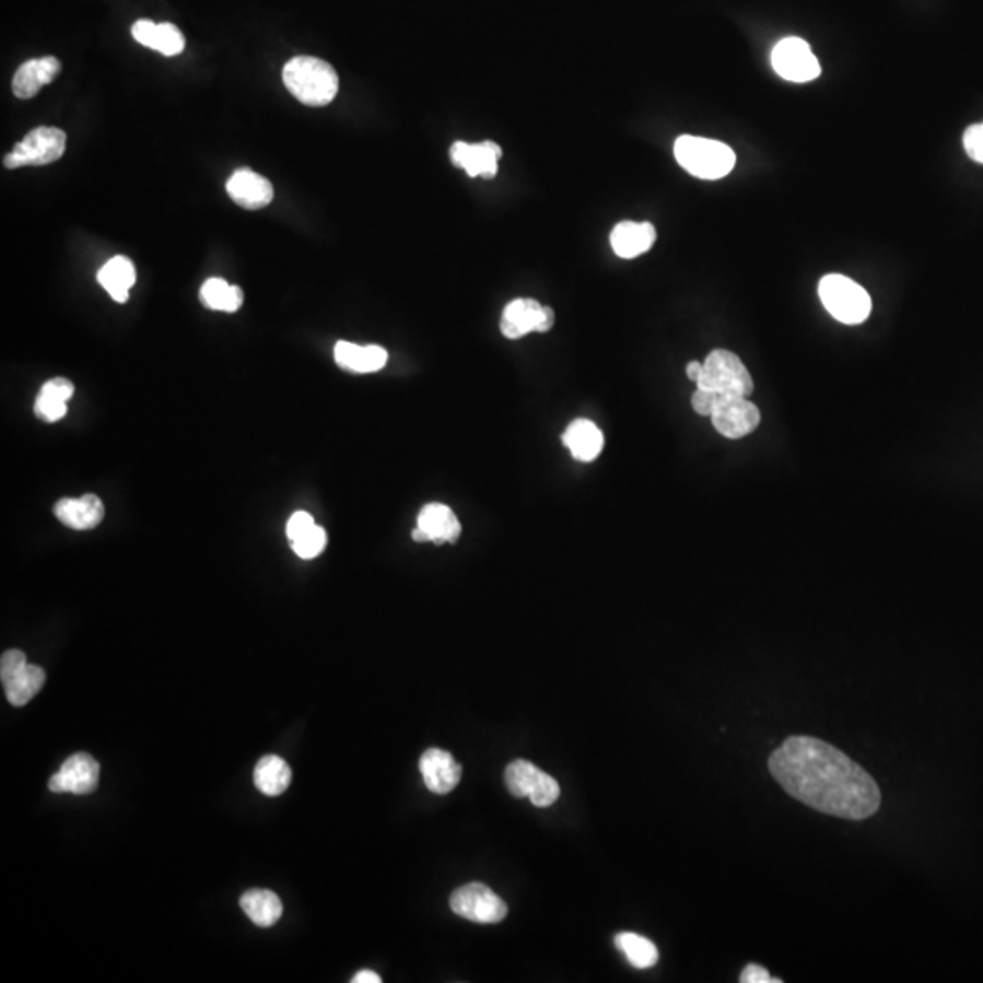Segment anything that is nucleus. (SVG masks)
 Here are the masks:
<instances>
[{"mask_svg": "<svg viewBox=\"0 0 983 983\" xmlns=\"http://www.w3.org/2000/svg\"><path fill=\"white\" fill-rule=\"evenodd\" d=\"M769 771L788 796L823 815L858 821L880 809V787L869 772L821 739H785L769 758Z\"/></svg>", "mask_w": 983, "mask_h": 983, "instance_id": "1", "label": "nucleus"}, {"mask_svg": "<svg viewBox=\"0 0 983 983\" xmlns=\"http://www.w3.org/2000/svg\"><path fill=\"white\" fill-rule=\"evenodd\" d=\"M284 86L300 103L314 108L327 106L336 98L339 77L333 66L317 57H294L283 68Z\"/></svg>", "mask_w": 983, "mask_h": 983, "instance_id": "2", "label": "nucleus"}, {"mask_svg": "<svg viewBox=\"0 0 983 983\" xmlns=\"http://www.w3.org/2000/svg\"><path fill=\"white\" fill-rule=\"evenodd\" d=\"M674 155L681 168L705 180L722 179L733 172L736 164L733 148L705 137H679L674 144Z\"/></svg>", "mask_w": 983, "mask_h": 983, "instance_id": "3", "label": "nucleus"}, {"mask_svg": "<svg viewBox=\"0 0 983 983\" xmlns=\"http://www.w3.org/2000/svg\"><path fill=\"white\" fill-rule=\"evenodd\" d=\"M818 294L826 311L843 325L864 323L873 308V301L865 289L840 273H831L821 279Z\"/></svg>", "mask_w": 983, "mask_h": 983, "instance_id": "4", "label": "nucleus"}, {"mask_svg": "<svg viewBox=\"0 0 983 983\" xmlns=\"http://www.w3.org/2000/svg\"><path fill=\"white\" fill-rule=\"evenodd\" d=\"M695 385L717 396L749 397L754 391V381L744 361L728 350H712L703 363V372Z\"/></svg>", "mask_w": 983, "mask_h": 983, "instance_id": "5", "label": "nucleus"}, {"mask_svg": "<svg viewBox=\"0 0 983 983\" xmlns=\"http://www.w3.org/2000/svg\"><path fill=\"white\" fill-rule=\"evenodd\" d=\"M66 152V133L60 128L38 126L30 131L4 157L8 169L44 166L59 161Z\"/></svg>", "mask_w": 983, "mask_h": 983, "instance_id": "6", "label": "nucleus"}, {"mask_svg": "<svg viewBox=\"0 0 983 983\" xmlns=\"http://www.w3.org/2000/svg\"><path fill=\"white\" fill-rule=\"evenodd\" d=\"M505 783L512 796L528 798L534 807H550L560 798V783L527 760L512 761L506 766Z\"/></svg>", "mask_w": 983, "mask_h": 983, "instance_id": "7", "label": "nucleus"}, {"mask_svg": "<svg viewBox=\"0 0 983 983\" xmlns=\"http://www.w3.org/2000/svg\"><path fill=\"white\" fill-rule=\"evenodd\" d=\"M450 908L457 916L476 924H500L508 914L506 903L483 883H468L456 889L450 897Z\"/></svg>", "mask_w": 983, "mask_h": 983, "instance_id": "8", "label": "nucleus"}, {"mask_svg": "<svg viewBox=\"0 0 983 983\" xmlns=\"http://www.w3.org/2000/svg\"><path fill=\"white\" fill-rule=\"evenodd\" d=\"M772 68L777 75L791 82H810L821 73L820 62L815 51L804 38L785 37L774 46L771 54Z\"/></svg>", "mask_w": 983, "mask_h": 983, "instance_id": "9", "label": "nucleus"}, {"mask_svg": "<svg viewBox=\"0 0 983 983\" xmlns=\"http://www.w3.org/2000/svg\"><path fill=\"white\" fill-rule=\"evenodd\" d=\"M714 429L727 440H741L752 434L761 421V413L754 402L744 396H717L716 407L711 416Z\"/></svg>", "mask_w": 983, "mask_h": 983, "instance_id": "10", "label": "nucleus"}, {"mask_svg": "<svg viewBox=\"0 0 983 983\" xmlns=\"http://www.w3.org/2000/svg\"><path fill=\"white\" fill-rule=\"evenodd\" d=\"M554 311L536 300H514L505 306L501 317V333L508 339H519L530 331L545 333L554 327Z\"/></svg>", "mask_w": 983, "mask_h": 983, "instance_id": "11", "label": "nucleus"}, {"mask_svg": "<svg viewBox=\"0 0 983 983\" xmlns=\"http://www.w3.org/2000/svg\"><path fill=\"white\" fill-rule=\"evenodd\" d=\"M97 761L86 752H79L68 758L60 765V771L49 777V791L51 793L90 794L98 785Z\"/></svg>", "mask_w": 983, "mask_h": 983, "instance_id": "12", "label": "nucleus"}, {"mask_svg": "<svg viewBox=\"0 0 983 983\" xmlns=\"http://www.w3.org/2000/svg\"><path fill=\"white\" fill-rule=\"evenodd\" d=\"M419 771L430 793L440 796L452 793L463 776L461 765L454 760V756L441 749L426 750L419 760Z\"/></svg>", "mask_w": 983, "mask_h": 983, "instance_id": "13", "label": "nucleus"}, {"mask_svg": "<svg viewBox=\"0 0 983 983\" xmlns=\"http://www.w3.org/2000/svg\"><path fill=\"white\" fill-rule=\"evenodd\" d=\"M501 147L492 141L468 144L457 141L452 144V163L465 169L470 177L492 179L498 174V161L501 159Z\"/></svg>", "mask_w": 983, "mask_h": 983, "instance_id": "14", "label": "nucleus"}, {"mask_svg": "<svg viewBox=\"0 0 983 983\" xmlns=\"http://www.w3.org/2000/svg\"><path fill=\"white\" fill-rule=\"evenodd\" d=\"M230 199L245 210H261L273 201V186L267 177L248 168L232 174L226 183Z\"/></svg>", "mask_w": 983, "mask_h": 983, "instance_id": "15", "label": "nucleus"}, {"mask_svg": "<svg viewBox=\"0 0 983 983\" xmlns=\"http://www.w3.org/2000/svg\"><path fill=\"white\" fill-rule=\"evenodd\" d=\"M54 512L65 527L73 530H92L103 522L104 505L97 495L86 494L77 500L57 501Z\"/></svg>", "mask_w": 983, "mask_h": 983, "instance_id": "16", "label": "nucleus"}, {"mask_svg": "<svg viewBox=\"0 0 983 983\" xmlns=\"http://www.w3.org/2000/svg\"><path fill=\"white\" fill-rule=\"evenodd\" d=\"M60 73L59 59L55 57H43V59H32L16 70L13 77V93L19 98H32L37 95L44 86H48L55 81V77Z\"/></svg>", "mask_w": 983, "mask_h": 983, "instance_id": "17", "label": "nucleus"}, {"mask_svg": "<svg viewBox=\"0 0 983 983\" xmlns=\"http://www.w3.org/2000/svg\"><path fill=\"white\" fill-rule=\"evenodd\" d=\"M656 241V229L651 223L623 221L616 224L610 234V246L621 259H634L651 250Z\"/></svg>", "mask_w": 983, "mask_h": 983, "instance_id": "18", "label": "nucleus"}, {"mask_svg": "<svg viewBox=\"0 0 983 983\" xmlns=\"http://www.w3.org/2000/svg\"><path fill=\"white\" fill-rule=\"evenodd\" d=\"M333 358H336L337 366L348 370L352 374H372L379 372L388 361V352L385 348L377 344H368V347H359L353 342L339 341L333 348Z\"/></svg>", "mask_w": 983, "mask_h": 983, "instance_id": "19", "label": "nucleus"}, {"mask_svg": "<svg viewBox=\"0 0 983 983\" xmlns=\"http://www.w3.org/2000/svg\"><path fill=\"white\" fill-rule=\"evenodd\" d=\"M418 527L429 534L430 541L435 545L456 543L463 533L456 514L443 503L423 506V511L419 512Z\"/></svg>", "mask_w": 983, "mask_h": 983, "instance_id": "20", "label": "nucleus"}, {"mask_svg": "<svg viewBox=\"0 0 983 983\" xmlns=\"http://www.w3.org/2000/svg\"><path fill=\"white\" fill-rule=\"evenodd\" d=\"M563 443L571 450L572 457L577 461L590 463L604 450V434L601 430L588 421V419H576L574 423L569 424V429L563 434Z\"/></svg>", "mask_w": 983, "mask_h": 983, "instance_id": "21", "label": "nucleus"}, {"mask_svg": "<svg viewBox=\"0 0 983 983\" xmlns=\"http://www.w3.org/2000/svg\"><path fill=\"white\" fill-rule=\"evenodd\" d=\"M136 267L125 256H115L114 259H109L97 273L98 284L117 303H126L128 301L130 289L136 284Z\"/></svg>", "mask_w": 983, "mask_h": 983, "instance_id": "22", "label": "nucleus"}, {"mask_svg": "<svg viewBox=\"0 0 983 983\" xmlns=\"http://www.w3.org/2000/svg\"><path fill=\"white\" fill-rule=\"evenodd\" d=\"M241 908L245 911L246 916L262 929L278 924L279 918L283 916L281 898L276 892L265 891V889H251V891L245 892L241 897Z\"/></svg>", "mask_w": 983, "mask_h": 983, "instance_id": "23", "label": "nucleus"}, {"mask_svg": "<svg viewBox=\"0 0 983 983\" xmlns=\"http://www.w3.org/2000/svg\"><path fill=\"white\" fill-rule=\"evenodd\" d=\"M292 782V769L279 756H265L254 771V783L262 794L270 798L281 796Z\"/></svg>", "mask_w": 983, "mask_h": 983, "instance_id": "24", "label": "nucleus"}, {"mask_svg": "<svg viewBox=\"0 0 983 983\" xmlns=\"http://www.w3.org/2000/svg\"><path fill=\"white\" fill-rule=\"evenodd\" d=\"M202 305L210 311L226 312L234 314L243 306V290L234 284H229L224 279L212 278L204 281L199 292Z\"/></svg>", "mask_w": 983, "mask_h": 983, "instance_id": "25", "label": "nucleus"}, {"mask_svg": "<svg viewBox=\"0 0 983 983\" xmlns=\"http://www.w3.org/2000/svg\"><path fill=\"white\" fill-rule=\"evenodd\" d=\"M46 681V672L37 665H26L4 683L5 698L13 706H24L40 692Z\"/></svg>", "mask_w": 983, "mask_h": 983, "instance_id": "26", "label": "nucleus"}, {"mask_svg": "<svg viewBox=\"0 0 983 983\" xmlns=\"http://www.w3.org/2000/svg\"><path fill=\"white\" fill-rule=\"evenodd\" d=\"M616 947L625 955L632 968L651 969L657 963V947L645 936L636 933H620L616 936Z\"/></svg>", "mask_w": 983, "mask_h": 983, "instance_id": "27", "label": "nucleus"}, {"mask_svg": "<svg viewBox=\"0 0 983 983\" xmlns=\"http://www.w3.org/2000/svg\"><path fill=\"white\" fill-rule=\"evenodd\" d=\"M185 44V35L180 33L179 27L172 24V22H163V24H157V27H155L152 48L150 49H155V51L166 55V57H175V55L183 54Z\"/></svg>", "mask_w": 983, "mask_h": 983, "instance_id": "28", "label": "nucleus"}, {"mask_svg": "<svg viewBox=\"0 0 983 983\" xmlns=\"http://www.w3.org/2000/svg\"><path fill=\"white\" fill-rule=\"evenodd\" d=\"M327 541L325 528L316 525L305 536H301L300 539L292 541V550L300 555L301 560H314L317 555L323 554V550L327 547Z\"/></svg>", "mask_w": 983, "mask_h": 983, "instance_id": "29", "label": "nucleus"}, {"mask_svg": "<svg viewBox=\"0 0 983 983\" xmlns=\"http://www.w3.org/2000/svg\"><path fill=\"white\" fill-rule=\"evenodd\" d=\"M33 410H35V416L44 423H57L68 413V405L65 401H57V399L38 394Z\"/></svg>", "mask_w": 983, "mask_h": 983, "instance_id": "30", "label": "nucleus"}, {"mask_svg": "<svg viewBox=\"0 0 983 983\" xmlns=\"http://www.w3.org/2000/svg\"><path fill=\"white\" fill-rule=\"evenodd\" d=\"M963 148L968 152L969 157L983 164V122L982 125L969 126L963 133Z\"/></svg>", "mask_w": 983, "mask_h": 983, "instance_id": "31", "label": "nucleus"}, {"mask_svg": "<svg viewBox=\"0 0 983 983\" xmlns=\"http://www.w3.org/2000/svg\"><path fill=\"white\" fill-rule=\"evenodd\" d=\"M26 665V656L21 651H8V653L2 654V659H0V679H2V684L5 681H10L16 672H21Z\"/></svg>", "mask_w": 983, "mask_h": 983, "instance_id": "32", "label": "nucleus"}, {"mask_svg": "<svg viewBox=\"0 0 983 983\" xmlns=\"http://www.w3.org/2000/svg\"><path fill=\"white\" fill-rule=\"evenodd\" d=\"M73 383L71 381L66 379V377H55V379H49L48 383H44L43 388L38 394H43V396L51 397V399H57V401L68 402L73 396Z\"/></svg>", "mask_w": 983, "mask_h": 983, "instance_id": "33", "label": "nucleus"}, {"mask_svg": "<svg viewBox=\"0 0 983 983\" xmlns=\"http://www.w3.org/2000/svg\"><path fill=\"white\" fill-rule=\"evenodd\" d=\"M314 527H316V522H314V517L308 512H295L294 516L290 517L289 525H286V536H289L290 541H295V539L305 536Z\"/></svg>", "mask_w": 983, "mask_h": 983, "instance_id": "34", "label": "nucleus"}, {"mask_svg": "<svg viewBox=\"0 0 983 983\" xmlns=\"http://www.w3.org/2000/svg\"><path fill=\"white\" fill-rule=\"evenodd\" d=\"M716 401L717 394L698 386V390H695L694 396H692V408H694L695 413L705 416V418H711L712 412H714V407H716Z\"/></svg>", "mask_w": 983, "mask_h": 983, "instance_id": "35", "label": "nucleus"}, {"mask_svg": "<svg viewBox=\"0 0 983 983\" xmlns=\"http://www.w3.org/2000/svg\"><path fill=\"white\" fill-rule=\"evenodd\" d=\"M739 982L741 983H780L782 980L772 979L771 974L766 969L761 968V966H756V963H749L747 968L744 969V973L739 976Z\"/></svg>", "mask_w": 983, "mask_h": 983, "instance_id": "36", "label": "nucleus"}, {"mask_svg": "<svg viewBox=\"0 0 983 983\" xmlns=\"http://www.w3.org/2000/svg\"><path fill=\"white\" fill-rule=\"evenodd\" d=\"M352 983H381V979L374 971H359V973L353 976Z\"/></svg>", "mask_w": 983, "mask_h": 983, "instance_id": "37", "label": "nucleus"}, {"mask_svg": "<svg viewBox=\"0 0 983 983\" xmlns=\"http://www.w3.org/2000/svg\"><path fill=\"white\" fill-rule=\"evenodd\" d=\"M701 372H703V363H698V361H690V363L687 364V375H689L690 381H694V383H698L701 377Z\"/></svg>", "mask_w": 983, "mask_h": 983, "instance_id": "38", "label": "nucleus"}]
</instances>
